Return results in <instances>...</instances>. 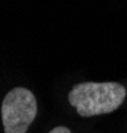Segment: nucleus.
<instances>
[{
  "mask_svg": "<svg viewBox=\"0 0 127 133\" xmlns=\"http://www.w3.org/2000/svg\"><path fill=\"white\" fill-rule=\"evenodd\" d=\"M37 115L35 95L27 88H13L2 104V120L5 133H27Z\"/></svg>",
  "mask_w": 127,
  "mask_h": 133,
  "instance_id": "f03ea898",
  "label": "nucleus"
},
{
  "mask_svg": "<svg viewBox=\"0 0 127 133\" xmlns=\"http://www.w3.org/2000/svg\"><path fill=\"white\" fill-rule=\"evenodd\" d=\"M126 98L119 83H81L69 92V103L82 117L111 113Z\"/></svg>",
  "mask_w": 127,
  "mask_h": 133,
  "instance_id": "f257e3e1",
  "label": "nucleus"
},
{
  "mask_svg": "<svg viewBox=\"0 0 127 133\" xmlns=\"http://www.w3.org/2000/svg\"><path fill=\"white\" fill-rule=\"evenodd\" d=\"M49 133H72L66 127H57V128H54V129H52Z\"/></svg>",
  "mask_w": 127,
  "mask_h": 133,
  "instance_id": "7ed1b4c3",
  "label": "nucleus"
}]
</instances>
